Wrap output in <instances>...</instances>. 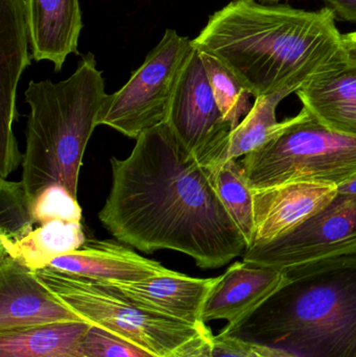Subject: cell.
Returning <instances> with one entry per match:
<instances>
[{"label": "cell", "mask_w": 356, "mask_h": 357, "mask_svg": "<svg viewBox=\"0 0 356 357\" xmlns=\"http://www.w3.org/2000/svg\"><path fill=\"white\" fill-rule=\"evenodd\" d=\"M296 94L320 123L356 137V65L344 63L314 75Z\"/></svg>", "instance_id": "obj_17"}, {"label": "cell", "mask_w": 356, "mask_h": 357, "mask_svg": "<svg viewBox=\"0 0 356 357\" xmlns=\"http://www.w3.org/2000/svg\"><path fill=\"white\" fill-rule=\"evenodd\" d=\"M282 272L279 289L224 333L299 357H356V252Z\"/></svg>", "instance_id": "obj_3"}, {"label": "cell", "mask_w": 356, "mask_h": 357, "mask_svg": "<svg viewBox=\"0 0 356 357\" xmlns=\"http://www.w3.org/2000/svg\"><path fill=\"white\" fill-rule=\"evenodd\" d=\"M208 171L219 199L244 235L249 249L254 235V197L240 161L229 160Z\"/></svg>", "instance_id": "obj_21"}, {"label": "cell", "mask_w": 356, "mask_h": 357, "mask_svg": "<svg viewBox=\"0 0 356 357\" xmlns=\"http://www.w3.org/2000/svg\"><path fill=\"white\" fill-rule=\"evenodd\" d=\"M31 58L49 61L60 71L77 54L83 29L79 0H26Z\"/></svg>", "instance_id": "obj_16"}, {"label": "cell", "mask_w": 356, "mask_h": 357, "mask_svg": "<svg viewBox=\"0 0 356 357\" xmlns=\"http://www.w3.org/2000/svg\"><path fill=\"white\" fill-rule=\"evenodd\" d=\"M71 321L82 319L33 271L0 250V333Z\"/></svg>", "instance_id": "obj_10"}, {"label": "cell", "mask_w": 356, "mask_h": 357, "mask_svg": "<svg viewBox=\"0 0 356 357\" xmlns=\"http://www.w3.org/2000/svg\"><path fill=\"white\" fill-rule=\"evenodd\" d=\"M240 162L252 189L300 182L338 187L356 177V137L328 129L303 107Z\"/></svg>", "instance_id": "obj_5"}, {"label": "cell", "mask_w": 356, "mask_h": 357, "mask_svg": "<svg viewBox=\"0 0 356 357\" xmlns=\"http://www.w3.org/2000/svg\"><path fill=\"white\" fill-rule=\"evenodd\" d=\"M31 201L22 181L0 178V243H16L35 230Z\"/></svg>", "instance_id": "obj_23"}, {"label": "cell", "mask_w": 356, "mask_h": 357, "mask_svg": "<svg viewBox=\"0 0 356 357\" xmlns=\"http://www.w3.org/2000/svg\"><path fill=\"white\" fill-rule=\"evenodd\" d=\"M192 50L189 38L167 29L123 87L107 96L98 126H107L136 140L148 130L167 123L176 86Z\"/></svg>", "instance_id": "obj_7"}, {"label": "cell", "mask_w": 356, "mask_h": 357, "mask_svg": "<svg viewBox=\"0 0 356 357\" xmlns=\"http://www.w3.org/2000/svg\"><path fill=\"white\" fill-rule=\"evenodd\" d=\"M111 169L98 218L121 243L146 254L180 252L201 268H222L248 249L210 172L167 123L142 133L127 158L112 157Z\"/></svg>", "instance_id": "obj_1"}, {"label": "cell", "mask_w": 356, "mask_h": 357, "mask_svg": "<svg viewBox=\"0 0 356 357\" xmlns=\"http://www.w3.org/2000/svg\"><path fill=\"white\" fill-rule=\"evenodd\" d=\"M330 8L232 0L209 17L192 45L227 67L255 98L300 89L314 75L346 63Z\"/></svg>", "instance_id": "obj_2"}, {"label": "cell", "mask_w": 356, "mask_h": 357, "mask_svg": "<svg viewBox=\"0 0 356 357\" xmlns=\"http://www.w3.org/2000/svg\"><path fill=\"white\" fill-rule=\"evenodd\" d=\"M347 64L356 65V31L343 35Z\"/></svg>", "instance_id": "obj_30"}, {"label": "cell", "mask_w": 356, "mask_h": 357, "mask_svg": "<svg viewBox=\"0 0 356 357\" xmlns=\"http://www.w3.org/2000/svg\"><path fill=\"white\" fill-rule=\"evenodd\" d=\"M48 268L105 282H139L169 272L160 262L111 239H86L81 248L54 258Z\"/></svg>", "instance_id": "obj_14"}, {"label": "cell", "mask_w": 356, "mask_h": 357, "mask_svg": "<svg viewBox=\"0 0 356 357\" xmlns=\"http://www.w3.org/2000/svg\"><path fill=\"white\" fill-rule=\"evenodd\" d=\"M339 195H356V177L338 186Z\"/></svg>", "instance_id": "obj_31"}, {"label": "cell", "mask_w": 356, "mask_h": 357, "mask_svg": "<svg viewBox=\"0 0 356 357\" xmlns=\"http://www.w3.org/2000/svg\"><path fill=\"white\" fill-rule=\"evenodd\" d=\"M81 222H44L16 243H0V250L31 271L46 268L54 258L71 253L86 241Z\"/></svg>", "instance_id": "obj_20"}, {"label": "cell", "mask_w": 356, "mask_h": 357, "mask_svg": "<svg viewBox=\"0 0 356 357\" xmlns=\"http://www.w3.org/2000/svg\"><path fill=\"white\" fill-rule=\"evenodd\" d=\"M330 8L336 20L356 24V0H322Z\"/></svg>", "instance_id": "obj_28"}, {"label": "cell", "mask_w": 356, "mask_h": 357, "mask_svg": "<svg viewBox=\"0 0 356 357\" xmlns=\"http://www.w3.org/2000/svg\"><path fill=\"white\" fill-rule=\"evenodd\" d=\"M284 274L276 268L234 262L217 277L202 310V322L227 321L225 331L238 326L284 282Z\"/></svg>", "instance_id": "obj_12"}, {"label": "cell", "mask_w": 356, "mask_h": 357, "mask_svg": "<svg viewBox=\"0 0 356 357\" xmlns=\"http://www.w3.org/2000/svg\"><path fill=\"white\" fill-rule=\"evenodd\" d=\"M26 0H0V149L18 148L13 133L16 94L21 75L31 64Z\"/></svg>", "instance_id": "obj_13"}, {"label": "cell", "mask_w": 356, "mask_h": 357, "mask_svg": "<svg viewBox=\"0 0 356 357\" xmlns=\"http://www.w3.org/2000/svg\"><path fill=\"white\" fill-rule=\"evenodd\" d=\"M336 195L338 187L317 183H288L253 189L254 235L251 248L292 232L321 211Z\"/></svg>", "instance_id": "obj_11"}, {"label": "cell", "mask_w": 356, "mask_h": 357, "mask_svg": "<svg viewBox=\"0 0 356 357\" xmlns=\"http://www.w3.org/2000/svg\"><path fill=\"white\" fill-rule=\"evenodd\" d=\"M83 357H159L106 329L91 325L82 342Z\"/></svg>", "instance_id": "obj_25"}, {"label": "cell", "mask_w": 356, "mask_h": 357, "mask_svg": "<svg viewBox=\"0 0 356 357\" xmlns=\"http://www.w3.org/2000/svg\"><path fill=\"white\" fill-rule=\"evenodd\" d=\"M167 123L205 169L212 165L231 132L213 96L202 56L194 48L176 86Z\"/></svg>", "instance_id": "obj_9"}, {"label": "cell", "mask_w": 356, "mask_h": 357, "mask_svg": "<svg viewBox=\"0 0 356 357\" xmlns=\"http://www.w3.org/2000/svg\"><path fill=\"white\" fill-rule=\"evenodd\" d=\"M24 96L31 114L21 181L29 199L52 185L77 199L86 146L108 96L94 54L84 56L64 81L29 82Z\"/></svg>", "instance_id": "obj_4"}, {"label": "cell", "mask_w": 356, "mask_h": 357, "mask_svg": "<svg viewBox=\"0 0 356 357\" xmlns=\"http://www.w3.org/2000/svg\"><path fill=\"white\" fill-rule=\"evenodd\" d=\"M253 344H254V349L258 357H299L292 352L281 349V348L271 347V346L261 345L258 343Z\"/></svg>", "instance_id": "obj_29"}, {"label": "cell", "mask_w": 356, "mask_h": 357, "mask_svg": "<svg viewBox=\"0 0 356 357\" xmlns=\"http://www.w3.org/2000/svg\"><path fill=\"white\" fill-rule=\"evenodd\" d=\"M91 324L52 323L0 333V357H83L82 342Z\"/></svg>", "instance_id": "obj_18"}, {"label": "cell", "mask_w": 356, "mask_h": 357, "mask_svg": "<svg viewBox=\"0 0 356 357\" xmlns=\"http://www.w3.org/2000/svg\"><path fill=\"white\" fill-rule=\"evenodd\" d=\"M37 278L82 320L159 357H167L205 324L192 325L146 310L110 282L46 268Z\"/></svg>", "instance_id": "obj_6"}, {"label": "cell", "mask_w": 356, "mask_h": 357, "mask_svg": "<svg viewBox=\"0 0 356 357\" xmlns=\"http://www.w3.org/2000/svg\"><path fill=\"white\" fill-rule=\"evenodd\" d=\"M213 337L210 329L204 324L194 337L180 345L167 357H213Z\"/></svg>", "instance_id": "obj_27"}, {"label": "cell", "mask_w": 356, "mask_h": 357, "mask_svg": "<svg viewBox=\"0 0 356 357\" xmlns=\"http://www.w3.org/2000/svg\"><path fill=\"white\" fill-rule=\"evenodd\" d=\"M356 252V195H339L292 232L245 252L242 261L284 271Z\"/></svg>", "instance_id": "obj_8"}, {"label": "cell", "mask_w": 356, "mask_h": 357, "mask_svg": "<svg viewBox=\"0 0 356 357\" xmlns=\"http://www.w3.org/2000/svg\"><path fill=\"white\" fill-rule=\"evenodd\" d=\"M296 88H286L270 96L255 98L252 109L240 125L232 130L219 146L212 165L207 169H215L229 160H238L271 142L291 123V119L278 121L276 111L280 102Z\"/></svg>", "instance_id": "obj_19"}, {"label": "cell", "mask_w": 356, "mask_h": 357, "mask_svg": "<svg viewBox=\"0 0 356 357\" xmlns=\"http://www.w3.org/2000/svg\"><path fill=\"white\" fill-rule=\"evenodd\" d=\"M263 4H278L281 1H288V0H256Z\"/></svg>", "instance_id": "obj_32"}, {"label": "cell", "mask_w": 356, "mask_h": 357, "mask_svg": "<svg viewBox=\"0 0 356 357\" xmlns=\"http://www.w3.org/2000/svg\"><path fill=\"white\" fill-rule=\"evenodd\" d=\"M31 201L33 218L39 226L52 220L81 222L82 209L77 199L62 186L47 187Z\"/></svg>", "instance_id": "obj_24"}, {"label": "cell", "mask_w": 356, "mask_h": 357, "mask_svg": "<svg viewBox=\"0 0 356 357\" xmlns=\"http://www.w3.org/2000/svg\"><path fill=\"white\" fill-rule=\"evenodd\" d=\"M200 54L217 106L232 131L252 109L253 105L250 102L252 96L240 79L219 61L207 54L200 52Z\"/></svg>", "instance_id": "obj_22"}, {"label": "cell", "mask_w": 356, "mask_h": 357, "mask_svg": "<svg viewBox=\"0 0 356 357\" xmlns=\"http://www.w3.org/2000/svg\"><path fill=\"white\" fill-rule=\"evenodd\" d=\"M213 357H258L252 342L222 331L213 337Z\"/></svg>", "instance_id": "obj_26"}, {"label": "cell", "mask_w": 356, "mask_h": 357, "mask_svg": "<svg viewBox=\"0 0 356 357\" xmlns=\"http://www.w3.org/2000/svg\"><path fill=\"white\" fill-rule=\"evenodd\" d=\"M215 278H194L169 270L139 282H110L146 310L188 324H203L202 310L217 283Z\"/></svg>", "instance_id": "obj_15"}]
</instances>
